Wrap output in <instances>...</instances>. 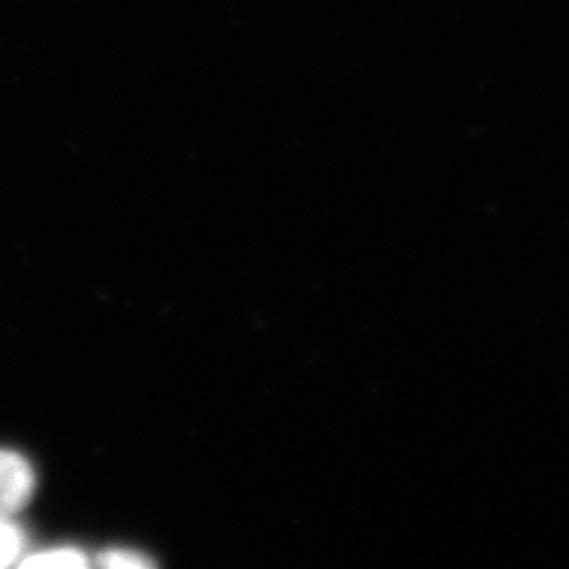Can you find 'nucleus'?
Here are the masks:
<instances>
[{"mask_svg": "<svg viewBox=\"0 0 569 569\" xmlns=\"http://www.w3.org/2000/svg\"><path fill=\"white\" fill-rule=\"evenodd\" d=\"M26 538L21 529L9 519H0V568L11 566L23 550Z\"/></svg>", "mask_w": 569, "mask_h": 569, "instance_id": "20e7f679", "label": "nucleus"}, {"mask_svg": "<svg viewBox=\"0 0 569 569\" xmlns=\"http://www.w3.org/2000/svg\"><path fill=\"white\" fill-rule=\"evenodd\" d=\"M37 477L30 462L13 449H0V519L20 512L32 498Z\"/></svg>", "mask_w": 569, "mask_h": 569, "instance_id": "f257e3e1", "label": "nucleus"}, {"mask_svg": "<svg viewBox=\"0 0 569 569\" xmlns=\"http://www.w3.org/2000/svg\"><path fill=\"white\" fill-rule=\"evenodd\" d=\"M98 566L106 569H152L157 563L138 550L108 549L100 555Z\"/></svg>", "mask_w": 569, "mask_h": 569, "instance_id": "7ed1b4c3", "label": "nucleus"}, {"mask_svg": "<svg viewBox=\"0 0 569 569\" xmlns=\"http://www.w3.org/2000/svg\"><path fill=\"white\" fill-rule=\"evenodd\" d=\"M89 566V559L81 549L61 547V549L41 550L21 561V568H72Z\"/></svg>", "mask_w": 569, "mask_h": 569, "instance_id": "f03ea898", "label": "nucleus"}]
</instances>
